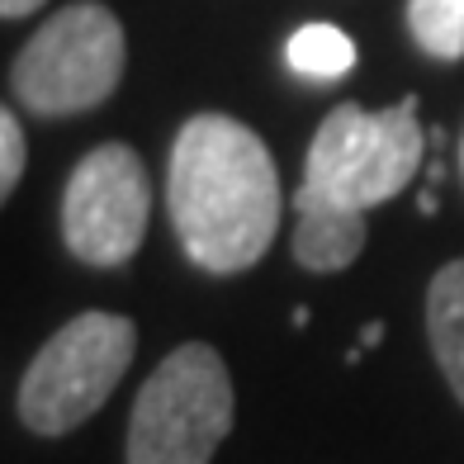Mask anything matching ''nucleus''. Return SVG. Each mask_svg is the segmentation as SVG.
I'll return each instance as SVG.
<instances>
[{"label":"nucleus","instance_id":"nucleus-6","mask_svg":"<svg viewBox=\"0 0 464 464\" xmlns=\"http://www.w3.org/2000/svg\"><path fill=\"white\" fill-rule=\"evenodd\" d=\"M147 208H152V189L142 157L129 142H100L76 161L62 189V242L76 261L114 270L138 256L147 237Z\"/></svg>","mask_w":464,"mask_h":464},{"label":"nucleus","instance_id":"nucleus-2","mask_svg":"<svg viewBox=\"0 0 464 464\" xmlns=\"http://www.w3.org/2000/svg\"><path fill=\"white\" fill-rule=\"evenodd\" d=\"M138 351V327L123 313H76L62 323L38 355L29 361L14 393V412L34 436H67L81 421H91L119 379L129 374Z\"/></svg>","mask_w":464,"mask_h":464},{"label":"nucleus","instance_id":"nucleus-1","mask_svg":"<svg viewBox=\"0 0 464 464\" xmlns=\"http://www.w3.org/2000/svg\"><path fill=\"white\" fill-rule=\"evenodd\" d=\"M166 204L189 261L208 276H242L280 232L276 157L232 114H195L166 157Z\"/></svg>","mask_w":464,"mask_h":464},{"label":"nucleus","instance_id":"nucleus-3","mask_svg":"<svg viewBox=\"0 0 464 464\" xmlns=\"http://www.w3.org/2000/svg\"><path fill=\"white\" fill-rule=\"evenodd\" d=\"M232 374L208 342H185L147 374L129 412V464H208L232 431Z\"/></svg>","mask_w":464,"mask_h":464},{"label":"nucleus","instance_id":"nucleus-7","mask_svg":"<svg viewBox=\"0 0 464 464\" xmlns=\"http://www.w3.org/2000/svg\"><path fill=\"white\" fill-rule=\"evenodd\" d=\"M294 214H299V223H294V261L313 270V276L346 270L365 251L370 227H365L361 208H342V204L323 199L318 189L299 185L294 189Z\"/></svg>","mask_w":464,"mask_h":464},{"label":"nucleus","instance_id":"nucleus-11","mask_svg":"<svg viewBox=\"0 0 464 464\" xmlns=\"http://www.w3.org/2000/svg\"><path fill=\"white\" fill-rule=\"evenodd\" d=\"M19 176H24V129H19L14 110H0V195H14Z\"/></svg>","mask_w":464,"mask_h":464},{"label":"nucleus","instance_id":"nucleus-5","mask_svg":"<svg viewBox=\"0 0 464 464\" xmlns=\"http://www.w3.org/2000/svg\"><path fill=\"white\" fill-rule=\"evenodd\" d=\"M427 129L417 123V95H403L393 110L336 104L318 123L304 161V185L342 208H374L393 199L421 166Z\"/></svg>","mask_w":464,"mask_h":464},{"label":"nucleus","instance_id":"nucleus-13","mask_svg":"<svg viewBox=\"0 0 464 464\" xmlns=\"http://www.w3.org/2000/svg\"><path fill=\"white\" fill-rule=\"evenodd\" d=\"M384 342V323H370L365 332H361V351H370V346H379Z\"/></svg>","mask_w":464,"mask_h":464},{"label":"nucleus","instance_id":"nucleus-12","mask_svg":"<svg viewBox=\"0 0 464 464\" xmlns=\"http://www.w3.org/2000/svg\"><path fill=\"white\" fill-rule=\"evenodd\" d=\"M48 0H0V14L5 19H24V14H34V10H44Z\"/></svg>","mask_w":464,"mask_h":464},{"label":"nucleus","instance_id":"nucleus-8","mask_svg":"<svg viewBox=\"0 0 464 464\" xmlns=\"http://www.w3.org/2000/svg\"><path fill=\"white\" fill-rule=\"evenodd\" d=\"M427 342L464 408V256L440 266L427 285Z\"/></svg>","mask_w":464,"mask_h":464},{"label":"nucleus","instance_id":"nucleus-10","mask_svg":"<svg viewBox=\"0 0 464 464\" xmlns=\"http://www.w3.org/2000/svg\"><path fill=\"white\" fill-rule=\"evenodd\" d=\"M412 44L436 62L464 57V0H408Z\"/></svg>","mask_w":464,"mask_h":464},{"label":"nucleus","instance_id":"nucleus-4","mask_svg":"<svg viewBox=\"0 0 464 464\" xmlns=\"http://www.w3.org/2000/svg\"><path fill=\"white\" fill-rule=\"evenodd\" d=\"M129 38L110 5L76 0L62 5L10 67V91L38 119H67L100 110L119 91Z\"/></svg>","mask_w":464,"mask_h":464},{"label":"nucleus","instance_id":"nucleus-14","mask_svg":"<svg viewBox=\"0 0 464 464\" xmlns=\"http://www.w3.org/2000/svg\"><path fill=\"white\" fill-rule=\"evenodd\" d=\"M459 157H464V152H459Z\"/></svg>","mask_w":464,"mask_h":464},{"label":"nucleus","instance_id":"nucleus-9","mask_svg":"<svg viewBox=\"0 0 464 464\" xmlns=\"http://www.w3.org/2000/svg\"><path fill=\"white\" fill-rule=\"evenodd\" d=\"M285 62L308 81H336L355 67V44L336 24H304V29H294Z\"/></svg>","mask_w":464,"mask_h":464}]
</instances>
